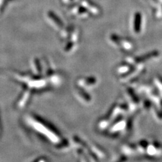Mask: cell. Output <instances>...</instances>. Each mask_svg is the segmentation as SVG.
<instances>
[{
	"label": "cell",
	"instance_id": "cell-5",
	"mask_svg": "<svg viewBox=\"0 0 162 162\" xmlns=\"http://www.w3.org/2000/svg\"><path fill=\"white\" fill-rule=\"evenodd\" d=\"M142 24V16L139 12H137L134 14V22H133V29L136 33H139L141 31Z\"/></svg>",
	"mask_w": 162,
	"mask_h": 162
},
{
	"label": "cell",
	"instance_id": "cell-2",
	"mask_svg": "<svg viewBox=\"0 0 162 162\" xmlns=\"http://www.w3.org/2000/svg\"><path fill=\"white\" fill-rule=\"evenodd\" d=\"M109 39H110V43L113 44V46L119 48V50H120L124 51H129L133 50V46L131 41L129 39L123 38V37L115 35V34H112Z\"/></svg>",
	"mask_w": 162,
	"mask_h": 162
},
{
	"label": "cell",
	"instance_id": "cell-1",
	"mask_svg": "<svg viewBox=\"0 0 162 162\" xmlns=\"http://www.w3.org/2000/svg\"><path fill=\"white\" fill-rule=\"evenodd\" d=\"M32 127L39 136L44 137L46 140H50L51 143L55 145L58 151H65L68 146V142L63 140L60 134L50 124H47L39 117H32L31 120Z\"/></svg>",
	"mask_w": 162,
	"mask_h": 162
},
{
	"label": "cell",
	"instance_id": "cell-6",
	"mask_svg": "<svg viewBox=\"0 0 162 162\" xmlns=\"http://www.w3.org/2000/svg\"><path fill=\"white\" fill-rule=\"evenodd\" d=\"M82 4L85 6V8H87L90 12H91L93 14H99L100 12V10L99 7L94 5L92 2H91L89 0H83L82 2Z\"/></svg>",
	"mask_w": 162,
	"mask_h": 162
},
{
	"label": "cell",
	"instance_id": "cell-7",
	"mask_svg": "<svg viewBox=\"0 0 162 162\" xmlns=\"http://www.w3.org/2000/svg\"><path fill=\"white\" fill-rule=\"evenodd\" d=\"M47 15H48V17L53 21V22L55 23V24L58 26V28L63 27V22L55 13L51 12V11H50V12H48Z\"/></svg>",
	"mask_w": 162,
	"mask_h": 162
},
{
	"label": "cell",
	"instance_id": "cell-3",
	"mask_svg": "<svg viewBox=\"0 0 162 162\" xmlns=\"http://www.w3.org/2000/svg\"><path fill=\"white\" fill-rule=\"evenodd\" d=\"M97 78L94 77H82L77 82V86L85 89H92L97 85Z\"/></svg>",
	"mask_w": 162,
	"mask_h": 162
},
{
	"label": "cell",
	"instance_id": "cell-4",
	"mask_svg": "<svg viewBox=\"0 0 162 162\" xmlns=\"http://www.w3.org/2000/svg\"><path fill=\"white\" fill-rule=\"evenodd\" d=\"M85 91L83 90L82 88L79 87L76 90V94L78 98L80 99L81 101L85 103H89L90 102H91L92 99L91 96H90L87 93H85Z\"/></svg>",
	"mask_w": 162,
	"mask_h": 162
}]
</instances>
